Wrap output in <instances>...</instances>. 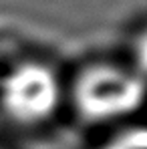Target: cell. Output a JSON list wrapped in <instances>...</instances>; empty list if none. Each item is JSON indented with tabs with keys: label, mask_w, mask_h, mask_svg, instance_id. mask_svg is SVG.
Listing matches in <instances>:
<instances>
[{
	"label": "cell",
	"mask_w": 147,
	"mask_h": 149,
	"mask_svg": "<svg viewBox=\"0 0 147 149\" xmlns=\"http://www.w3.org/2000/svg\"><path fill=\"white\" fill-rule=\"evenodd\" d=\"M147 97L145 77L113 65H97L79 77L75 101L89 121H111L131 115Z\"/></svg>",
	"instance_id": "obj_1"
},
{
	"label": "cell",
	"mask_w": 147,
	"mask_h": 149,
	"mask_svg": "<svg viewBox=\"0 0 147 149\" xmlns=\"http://www.w3.org/2000/svg\"><path fill=\"white\" fill-rule=\"evenodd\" d=\"M133 54H135V63H137L139 74L141 77H147V30L137 38Z\"/></svg>",
	"instance_id": "obj_4"
},
{
	"label": "cell",
	"mask_w": 147,
	"mask_h": 149,
	"mask_svg": "<svg viewBox=\"0 0 147 149\" xmlns=\"http://www.w3.org/2000/svg\"><path fill=\"white\" fill-rule=\"evenodd\" d=\"M61 99L56 74L42 63H20L2 77L0 105L16 123L34 125L47 121Z\"/></svg>",
	"instance_id": "obj_2"
},
{
	"label": "cell",
	"mask_w": 147,
	"mask_h": 149,
	"mask_svg": "<svg viewBox=\"0 0 147 149\" xmlns=\"http://www.w3.org/2000/svg\"><path fill=\"white\" fill-rule=\"evenodd\" d=\"M105 149H147V125L129 129L115 139H111Z\"/></svg>",
	"instance_id": "obj_3"
}]
</instances>
